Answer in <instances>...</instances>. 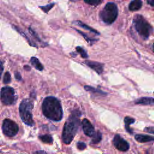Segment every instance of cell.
<instances>
[{"label": "cell", "instance_id": "6da1fadb", "mask_svg": "<svg viewBox=\"0 0 154 154\" xmlns=\"http://www.w3.org/2000/svg\"><path fill=\"white\" fill-rule=\"evenodd\" d=\"M42 111L45 117L54 121L62 119L63 112L60 101L53 96L46 97L42 103Z\"/></svg>", "mask_w": 154, "mask_h": 154}, {"label": "cell", "instance_id": "7a4b0ae2", "mask_svg": "<svg viewBox=\"0 0 154 154\" xmlns=\"http://www.w3.org/2000/svg\"><path fill=\"white\" fill-rule=\"evenodd\" d=\"M79 115L78 111L73 112L65 123L62 133V140L65 144L70 143L76 135L79 126Z\"/></svg>", "mask_w": 154, "mask_h": 154}, {"label": "cell", "instance_id": "3957f363", "mask_svg": "<svg viewBox=\"0 0 154 154\" xmlns=\"http://www.w3.org/2000/svg\"><path fill=\"white\" fill-rule=\"evenodd\" d=\"M133 23L138 34L144 39H147L153 31L150 23L140 14H137L134 17Z\"/></svg>", "mask_w": 154, "mask_h": 154}, {"label": "cell", "instance_id": "277c9868", "mask_svg": "<svg viewBox=\"0 0 154 154\" xmlns=\"http://www.w3.org/2000/svg\"><path fill=\"white\" fill-rule=\"evenodd\" d=\"M33 108V103L31 100L28 99H23L19 106V114L20 118L23 123L28 126H33L34 122L32 119V109Z\"/></svg>", "mask_w": 154, "mask_h": 154}, {"label": "cell", "instance_id": "5b68a950", "mask_svg": "<svg viewBox=\"0 0 154 154\" xmlns=\"http://www.w3.org/2000/svg\"><path fill=\"white\" fill-rule=\"evenodd\" d=\"M118 14L117 5L114 2H108L100 13L102 20L106 24H111L115 21Z\"/></svg>", "mask_w": 154, "mask_h": 154}, {"label": "cell", "instance_id": "8992f818", "mask_svg": "<svg viewBox=\"0 0 154 154\" xmlns=\"http://www.w3.org/2000/svg\"><path fill=\"white\" fill-rule=\"evenodd\" d=\"M17 97L14 90L10 87H4L1 91V99L2 102L5 105L14 104Z\"/></svg>", "mask_w": 154, "mask_h": 154}, {"label": "cell", "instance_id": "52a82bcc", "mask_svg": "<svg viewBox=\"0 0 154 154\" xmlns=\"http://www.w3.org/2000/svg\"><path fill=\"white\" fill-rule=\"evenodd\" d=\"M3 133L8 137L14 136L19 131V127L17 125L13 120L5 119L4 120L2 126Z\"/></svg>", "mask_w": 154, "mask_h": 154}, {"label": "cell", "instance_id": "ba28073f", "mask_svg": "<svg viewBox=\"0 0 154 154\" xmlns=\"http://www.w3.org/2000/svg\"><path fill=\"white\" fill-rule=\"evenodd\" d=\"M113 144L115 147L120 151L125 152L129 148V143L119 134L114 136L113 139Z\"/></svg>", "mask_w": 154, "mask_h": 154}, {"label": "cell", "instance_id": "9c48e42d", "mask_svg": "<svg viewBox=\"0 0 154 154\" xmlns=\"http://www.w3.org/2000/svg\"><path fill=\"white\" fill-rule=\"evenodd\" d=\"M81 123L84 134L87 136L93 137L94 134V128L90 122L87 119H84Z\"/></svg>", "mask_w": 154, "mask_h": 154}, {"label": "cell", "instance_id": "30bf717a", "mask_svg": "<svg viewBox=\"0 0 154 154\" xmlns=\"http://www.w3.org/2000/svg\"><path fill=\"white\" fill-rule=\"evenodd\" d=\"M85 64L89 66L91 69L96 72L98 74L102 73L103 69V64L98 62L92 61H86Z\"/></svg>", "mask_w": 154, "mask_h": 154}, {"label": "cell", "instance_id": "8fae6325", "mask_svg": "<svg viewBox=\"0 0 154 154\" xmlns=\"http://www.w3.org/2000/svg\"><path fill=\"white\" fill-rule=\"evenodd\" d=\"M135 103L143 105H154V98L148 97H141L135 101Z\"/></svg>", "mask_w": 154, "mask_h": 154}, {"label": "cell", "instance_id": "7c38bea8", "mask_svg": "<svg viewBox=\"0 0 154 154\" xmlns=\"http://www.w3.org/2000/svg\"><path fill=\"white\" fill-rule=\"evenodd\" d=\"M135 139L140 143H146L149 141H154V137L147 135L137 134L135 136Z\"/></svg>", "mask_w": 154, "mask_h": 154}, {"label": "cell", "instance_id": "4fadbf2b", "mask_svg": "<svg viewBox=\"0 0 154 154\" xmlns=\"http://www.w3.org/2000/svg\"><path fill=\"white\" fill-rule=\"evenodd\" d=\"M142 7V2L140 0L131 1L129 5V9L131 11H137Z\"/></svg>", "mask_w": 154, "mask_h": 154}, {"label": "cell", "instance_id": "5bb4252c", "mask_svg": "<svg viewBox=\"0 0 154 154\" xmlns=\"http://www.w3.org/2000/svg\"><path fill=\"white\" fill-rule=\"evenodd\" d=\"M31 63V64L37 70L42 71L43 69V66H42V64H41V63L40 62V61L35 57H31V60H30Z\"/></svg>", "mask_w": 154, "mask_h": 154}, {"label": "cell", "instance_id": "9a60e30c", "mask_svg": "<svg viewBox=\"0 0 154 154\" xmlns=\"http://www.w3.org/2000/svg\"><path fill=\"white\" fill-rule=\"evenodd\" d=\"M135 122V120L130 117H126L125 118V128H126V131L129 132V133H131L132 134V131L130 127H129V125L131 124H132L133 123H134Z\"/></svg>", "mask_w": 154, "mask_h": 154}, {"label": "cell", "instance_id": "2e32d148", "mask_svg": "<svg viewBox=\"0 0 154 154\" xmlns=\"http://www.w3.org/2000/svg\"><path fill=\"white\" fill-rule=\"evenodd\" d=\"M75 23H76V25L79 26L80 27L84 28H85V29H87V30H88V31H91V32H94V33H95V34H99V32H97L96 30H95L94 29H93V28L90 27V26H88L87 24H85V23H84L83 22H80V21H76V22H75Z\"/></svg>", "mask_w": 154, "mask_h": 154}, {"label": "cell", "instance_id": "e0dca14e", "mask_svg": "<svg viewBox=\"0 0 154 154\" xmlns=\"http://www.w3.org/2000/svg\"><path fill=\"white\" fill-rule=\"evenodd\" d=\"M38 138L42 142H43L45 143H49L50 144V143H52L53 141L52 137L49 134L40 135L38 137Z\"/></svg>", "mask_w": 154, "mask_h": 154}, {"label": "cell", "instance_id": "ac0fdd59", "mask_svg": "<svg viewBox=\"0 0 154 154\" xmlns=\"http://www.w3.org/2000/svg\"><path fill=\"white\" fill-rule=\"evenodd\" d=\"M102 140V134L99 132L97 131V132L94 133V134L93 135L92 140L91 141V143L92 144H96L99 143Z\"/></svg>", "mask_w": 154, "mask_h": 154}, {"label": "cell", "instance_id": "d6986e66", "mask_svg": "<svg viewBox=\"0 0 154 154\" xmlns=\"http://www.w3.org/2000/svg\"><path fill=\"white\" fill-rule=\"evenodd\" d=\"M84 88L88 91H92L93 93H100V94H106V93H104L103 92L102 90H100L99 89H97V88H95L93 87H91V86H88V85H85L84 86Z\"/></svg>", "mask_w": 154, "mask_h": 154}, {"label": "cell", "instance_id": "ffe728a7", "mask_svg": "<svg viewBox=\"0 0 154 154\" xmlns=\"http://www.w3.org/2000/svg\"><path fill=\"white\" fill-rule=\"evenodd\" d=\"M76 50L79 53V54L81 55V56L82 57V58H86L88 57V55L86 52V51L81 47L80 46H77L76 48Z\"/></svg>", "mask_w": 154, "mask_h": 154}, {"label": "cell", "instance_id": "44dd1931", "mask_svg": "<svg viewBox=\"0 0 154 154\" xmlns=\"http://www.w3.org/2000/svg\"><path fill=\"white\" fill-rule=\"evenodd\" d=\"M11 81V75L8 72L5 73L4 78H3V82L4 84H8Z\"/></svg>", "mask_w": 154, "mask_h": 154}, {"label": "cell", "instance_id": "7402d4cb", "mask_svg": "<svg viewBox=\"0 0 154 154\" xmlns=\"http://www.w3.org/2000/svg\"><path fill=\"white\" fill-rule=\"evenodd\" d=\"M54 3H52V4H48L45 6H42V7H40V8H41L42 9V10L43 11H45V13H47L48 12L54 5Z\"/></svg>", "mask_w": 154, "mask_h": 154}, {"label": "cell", "instance_id": "603a6c76", "mask_svg": "<svg viewBox=\"0 0 154 154\" xmlns=\"http://www.w3.org/2000/svg\"><path fill=\"white\" fill-rule=\"evenodd\" d=\"M84 2L91 5H97L102 2L101 1H84Z\"/></svg>", "mask_w": 154, "mask_h": 154}, {"label": "cell", "instance_id": "cb8c5ba5", "mask_svg": "<svg viewBox=\"0 0 154 154\" xmlns=\"http://www.w3.org/2000/svg\"><path fill=\"white\" fill-rule=\"evenodd\" d=\"M77 147L79 150H84L86 148V144L83 142H78L77 143Z\"/></svg>", "mask_w": 154, "mask_h": 154}, {"label": "cell", "instance_id": "d4e9b609", "mask_svg": "<svg viewBox=\"0 0 154 154\" xmlns=\"http://www.w3.org/2000/svg\"><path fill=\"white\" fill-rule=\"evenodd\" d=\"M144 131L154 134V127H146L144 128Z\"/></svg>", "mask_w": 154, "mask_h": 154}, {"label": "cell", "instance_id": "484cf974", "mask_svg": "<svg viewBox=\"0 0 154 154\" xmlns=\"http://www.w3.org/2000/svg\"><path fill=\"white\" fill-rule=\"evenodd\" d=\"M76 31H77L78 32H79V33H80L81 35H83V36H84V37L85 38V39H86V40H87L88 42H89V41H91V42H92V41L93 40L92 38H90V37H88L87 35H85L84 32H81V31H79V30H77V29H76Z\"/></svg>", "mask_w": 154, "mask_h": 154}, {"label": "cell", "instance_id": "4316f807", "mask_svg": "<svg viewBox=\"0 0 154 154\" xmlns=\"http://www.w3.org/2000/svg\"><path fill=\"white\" fill-rule=\"evenodd\" d=\"M14 76H15V78H16V79H17V80H21V75H20V73H19V72H15V73H14Z\"/></svg>", "mask_w": 154, "mask_h": 154}, {"label": "cell", "instance_id": "83f0119b", "mask_svg": "<svg viewBox=\"0 0 154 154\" xmlns=\"http://www.w3.org/2000/svg\"><path fill=\"white\" fill-rule=\"evenodd\" d=\"M34 154H47V153H46V152L43 150H37L34 153Z\"/></svg>", "mask_w": 154, "mask_h": 154}, {"label": "cell", "instance_id": "f1b7e54d", "mask_svg": "<svg viewBox=\"0 0 154 154\" xmlns=\"http://www.w3.org/2000/svg\"><path fill=\"white\" fill-rule=\"evenodd\" d=\"M147 2L151 6H153L154 7V0H150V1H147Z\"/></svg>", "mask_w": 154, "mask_h": 154}, {"label": "cell", "instance_id": "f546056e", "mask_svg": "<svg viewBox=\"0 0 154 154\" xmlns=\"http://www.w3.org/2000/svg\"><path fill=\"white\" fill-rule=\"evenodd\" d=\"M23 68H24L25 69H26V70H30V67H29V66H27V65L23 67Z\"/></svg>", "mask_w": 154, "mask_h": 154}, {"label": "cell", "instance_id": "4dcf8cb0", "mask_svg": "<svg viewBox=\"0 0 154 154\" xmlns=\"http://www.w3.org/2000/svg\"><path fill=\"white\" fill-rule=\"evenodd\" d=\"M2 70H3V64H2V62H1V75L2 73Z\"/></svg>", "mask_w": 154, "mask_h": 154}, {"label": "cell", "instance_id": "1f68e13d", "mask_svg": "<svg viewBox=\"0 0 154 154\" xmlns=\"http://www.w3.org/2000/svg\"><path fill=\"white\" fill-rule=\"evenodd\" d=\"M153 51H154V43H153Z\"/></svg>", "mask_w": 154, "mask_h": 154}]
</instances>
